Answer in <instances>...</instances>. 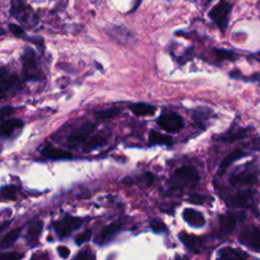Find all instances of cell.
I'll return each mask as SVG.
<instances>
[{"label":"cell","mask_w":260,"mask_h":260,"mask_svg":"<svg viewBox=\"0 0 260 260\" xmlns=\"http://www.w3.org/2000/svg\"><path fill=\"white\" fill-rule=\"evenodd\" d=\"M247 154H248V153H247L246 151H244L243 149H240V148L233 150L231 153H229V154L220 161V164H219V172H220V173L224 172L233 162H235L236 160L240 159V158L243 157V156H246Z\"/></svg>","instance_id":"20"},{"label":"cell","mask_w":260,"mask_h":260,"mask_svg":"<svg viewBox=\"0 0 260 260\" xmlns=\"http://www.w3.org/2000/svg\"><path fill=\"white\" fill-rule=\"evenodd\" d=\"M42 153L46 157L53 158V159H65V158H69V157L72 156L71 152L60 149V148L53 147L51 145H48V146L44 147L43 150H42Z\"/></svg>","instance_id":"21"},{"label":"cell","mask_w":260,"mask_h":260,"mask_svg":"<svg viewBox=\"0 0 260 260\" xmlns=\"http://www.w3.org/2000/svg\"><path fill=\"white\" fill-rule=\"evenodd\" d=\"M229 77L234 80H240L248 83H260V72H255L251 75H243L241 70L235 68L229 72Z\"/></svg>","instance_id":"19"},{"label":"cell","mask_w":260,"mask_h":260,"mask_svg":"<svg viewBox=\"0 0 260 260\" xmlns=\"http://www.w3.org/2000/svg\"><path fill=\"white\" fill-rule=\"evenodd\" d=\"M9 223H10V221L8 220V221H5V222H3L2 224H0V233H1V232H3V231H4V230L9 225Z\"/></svg>","instance_id":"39"},{"label":"cell","mask_w":260,"mask_h":260,"mask_svg":"<svg viewBox=\"0 0 260 260\" xmlns=\"http://www.w3.org/2000/svg\"><path fill=\"white\" fill-rule=\"evenodd\" d=\"M94 256L92 254V252L89 249L86 250H82L74 260H93Z\"/></svg>","instance_id":"32"},{"label":"cell","mask_w":260,"mask_h":260,"mask_svg":"<svg viewBox=\"0 0 260 260\" xmlns=\"http://www.w3.org/2000/svg\"><path fill=\"white\" fill-rule=\"evenodd\" d=\"M4 34H5V30L0 27V36H2V35H4Z\"/></svg>","instance_id":"41"},{"label":"cell","mask_w":260,"mask_h":260,"mask_svg":"<svg viewBox=\"0 0 260 260\" xmlns=\"http://www.w3.org/2000/svg\"><path fill=\"white\" fill-rule=\"evenodd\" d=\"M257 180L256 169L251 164L241 166L229 178V182L233 186L254 185L257 183Z\"/></svg>","instance_id":"5"},{"label":"cell","mask_w":260,"mask_h":260,"mask_svg":"<svg viewBox=\"0 0 260 260\" xmlns=\"http://www.w3.org/2000/svg\"><path fill=\"white\" fill-rule=\"evenodd\" d=\"M179 239L180 241L192 252L194 253H200L201 252V248L203 246V238L195 236V235H191V234H187L186 232H181L179 234Z\"/></svg>","instance_id":"15"},{"label":"cell","mask_w":260,"mask_h":260,"mask_svg":"<svg viewBox=\"0 0 260 260\" xmlns=\"http://www.w3.org/2000/svg\"><path fill=\"white\" fill-rule=\"evenodd\" d=\"M21 88V80L16 73L6 67L0 68V100L14 95Z\"/></svg>","instance_id":"4"},{"label":"cell","mask_w":260,"mask_h":260,"mask_svg":"<svg viewBox=\"0 0 260 260\" xmlns=\"http://www.w3.org/2000/svg\"><path fill=\"white\" fill-rule=\"evenodd\" d=\"M13 112H14V109L10 108V107H5V108L0 109V121L3 120V118L11 115Z\"/></svg>","instance_id":"35"},{"label":"cell","mask_w":260,"mask_h":260,"mask_svg":"<svg viewBox=\"0 0 260 260\" xmlns=\"http://www.w3.org/2000/svg\"><path fill=\"white\" fill-rule=\"evenodd\" d=\"M119 112H120L119 109L106 110V111L99 112V113L96 114V116H98V118H101V119H109V118H113L114 116H116Z\"/></svg>","instance_id":"30"},{"label":"cell","mask_w":260,"mask_h":260,"mask_svg":"<svg viewBox=\"0 0 260 260\" xmlns=\"http://www.w3.org/2000/svg\"><path fill=\"white\" fill-rule=\"evenodd\" d=\"M218 221L220 233L223 235H229L234 231L237 224V216H235L234 213L228 212L224 214H220L218 216Z\"/></svg>","instance_id":"17"},{"label":"cell","mask_w":260,"mask_h":260,"mask_svg":"<svg viewBox=\"0 0 260 260\" xmlns=\"http://www.w3.org/2000/svg\"><path fill=\"white\" fill-rule=\"evenodd\" d=\"M232 10L233 4L230 1L219 0L207 13L209 19L222 34H224L229 27Z\"/></svg>","instance_id":"2"},{"label":"cell","mask_w":260,"mask_h":260,"mask_svg":"<svg viewBox=\"0 0 260 260\" xmlns=\"http://www.w3.org/2000/svg\"><path fill=\"white\" fill-rule=\"evenodd\" d=\"M8 28H9L10 32H12L16 37H21L24 32L23 28L20 25H17V24H14V23H9Z\"/></svg>","instance_id":"33"},{"label":"cell","mask_w":260,"mask_h":260,"mask_svg":"<svg viewBox=\"0 0 260 260\" xmlns=\"http://www.w3.org/2000/svg\"><path fill=\"white\" fill-rule=\"evenodd\" d=\"M182 215L184 220L192 228H202L205 225V217L203 213L196 209L186 208Z\"/></svg>","instance_id":"16"},{"label":"cell","mask_w":260,"mask_h":260,"mask_svg":"<svg viewBox=\"0 0 260 260\" xmlns=\"http://www.w3.org/2000/svg\"><path fill=\"white\" fill-rule=\"evenodd\" d=\"M57 250H58L59 256L64 258V259H66L70 255V250L67 247H65V246H59Z\"/></svg>","instance_id":"36"},{"label":"cell","mask_w":260,"mask_h":260,"mask_svg":"<svg viewBox=\"0 0 260 260\" xmlns=\"http://www.w3.org/2000/svg\"><path fill=\"white\" fill-rule=\"evenodd\" d=\"M150 229L154 232V233H165L167 231V226L166 224L159 220V219H153L150 221Z\"/></svg>","instance_id":"29"},{"label":"cell","mask_w":260,"mask_h":260,"mask_svg":"<svg viewBox=\"0 0 260 260\" xmlns=\"http://www.w3.org/2000/svg\"><path fill=\"white\" fill-rule=\"evenodd\" d=\"M42 222L40 220L38 221H34L29 224L28 226V230H27V235H26V238H27V242L30 244V245H34L37 243V240L41 234V231H42Z\"/></svg>","instance_id":"26"},{"label":"cell","mask_w":260,"mask_h":260,"mask_svg":"<svg viewBox=\"0 0 260 260\" xmlns=\"http://www.w3.org/2000/svg\"><path fill=\"white\" fill-rule=\"evenodd\" d=\"M81 224H82L81 218L66 215L62 219L55 221L53 223V226H54V230L57 233V235L60 238H64V237H67L68 235H70L73 231L79 229L81 226Z\"/></svg>","instance_id":"8"},{"label":"cell","mask_w":260,"mask_h":260,"mask_svg":"<svg viewBox=\"0 0 260 260\" xmlns=\"http://www.w3.org/2000/svg\"><path fill=\"white\" fill-rule=\"evenodd\" d=\"M90 237H91V231H89V230H88V231H85V232L79 234V235L75 238V243H76L77 245H82L83 243L87 242V241L90 239Z\"/></svg>","instance_id":"31"},{"label":"cell","mask_w":260,"mask_h":260,"mask_svg":"<svg viewBox=\"0 0 260 260\" xmlns=\"http://www.w3.org/2000/svg\"><path fill=\"white\" fill-rule=\"evenodd\" d=\"M249 255L238 248L224 247L217 251L216 260H247Z\"/></svg>","instance_id":"14"},{"label":"cell","mask_w":260,"mask_h":260,"mask_svg":"<svg viewBox=\"0 0 260 260\" xmlns=\"http://www.w3.org/2000/svg\"><path fill=\"white\" fill-rule=\"evenodd\" d=\"M248 146H249L250 149H253V150H260V137L254 138Z\"/></svg>","instance_id":"37"},{"label":"cell","mask_w":260,"mask_h":260,"mask_svg":"<svg viewBox=\"0 0 260 260\" xmlns=\"http://www.w3.org/2000/svg\"><path fill=\"white\" fill-rule=\"evenodd\" d=\"M212 55H213V60L211 61V64L215 65H220L224 61L229 62H235L240 58V55L234 51V50H229L224 48H212L211 50Z\"/></svg>","instance_id":"13"},{"label":"cell","mask_w":260,"mask_h":260,"mask_svg":"<svg viewBox=\"0 0 260 260\" xmlns=\"http://www.w3.org/2000/svg\"><path fill=\"white\" fill-rule=\"evenodd\" d=\"M247 60L249 63H253V62H257L260 64V51H257L255 53L249 54L247 56Z\"/></svg>","instance_id":"34"},{"label":"cell","mask_w":260,"mask_h":260,"mask_svg":"<svg viewBox=\"0 0 260 260\" xmlns=\"http://www.w3.org/2000/svg\"><path fill=\"white\" fill-rule=\"evenodd\" d=\"M21 75L23 80H39L42 77V69L39 57L31 48H24L21 57Z\"/></svg>","instance_id":"1"},{"label":"cell","mask_w":260,"mask_h":260,"mask_svg":"<svg viewBox=\"0 0 260 260\" xmlns=\"http://www.w3.org/2000/svg\"><path fill=\"white\" fill-rule=\"evenodd\" d=\"M22 254L18 252L8 251V252H0V260H21Z\"/></svg>","instance_id":"28"},{"label":"cell","mask_w":260,"mask_h":260,"mask_svg":"<svg viewBox=\"0 0 260 260\" xmlns=\"http://www.w3.org/2000/svg\"><path fill=\"white\" fill-rule=\"evenodd\" d=\"M148 141L151 144H160V145H167V146H170L173 144V138L171 136L160 134L155 130L149 131Z\"/></svg>","instance_id":"23"},{"label":"cell","mask_w":260,"mask_h":260,"mask_svg":"<svg viewBox=\"0 0 260 260\" xmlns=\"http://www.w3.org/2000/svg\"><path fill=\"white\" fill-rule=\"evenodd\" d=\"M250 130H252L251 127L237 129V130L234 131V132L224 134V135L220 138V140H222V141H224V142H235V141L244 139V138L248 137Z\"/></svg>","instance_id":"24"},{"label":"cell","mask_w":260,"mask_h":260,"mask_svg":"<svg viewBox=\"0 0 260 260\" xmlns=\"http://www.w3.org/2000/svg\"><path fill=\"white\" fill-rule=\"evenodd\" d=\"M121 229H122V222L119 220L114 221L101 230V232L96 236L94 242L99 245L106 244L107 242L111 241L120 232Z\"/></svg>","instance_id":"12"},{"label":"cell","mask_w":260,"mask_h":260,"mask_svg":"<svg viewBox=\"0 0 260 260\" xmlns=\"http://www.w3.org/2000/svg\"><path fill=\"white\" fill-rule=\"evenodd\" d=\"M156 123L162 130L169 133L179 132L184 127V120L177 113L164 114L157 119Z\"/></svg>","instance_id":"10"},{"label":"cell","mask_w":260,"mask_h":260,"mask_svg":"<svg viewBox=\"0 0 260 260\" xmlns=\"http://www.w3.org/2000/svg\"><path fill=\"white\" fill-rule=\"evenodd\" d=\"M93 129H94V124H92V123H86V124L82 125L80 128L74 130L70 134V136L68 137V142L70 144L86 143L88 146V144L91 140V139L88 140V137Z\"/></svg>","instance_id":"11"},{"label":"cell","mask_w":260,"mask_h":260,"mask_svg":"<svg viewBox=\"0 0 260 260\" xmlns=\"http://www.w3.org/2000/svg\"><path fill=\"white\" fill-rule=\"evenodd\" d=\"M130 110L136 116H151L155 113L156 108L145 103H136L130 106Z\"/></svg>","instance_id":"22"},{"label":"cell","mask_w":260,"mask_h":260,"mask_svg":"<svg viewBox=\"0 0 260 260\" xmlns=\"http://www.w3.org/2000/svg\"><path fill=\"white\" fill-rule=\"evenodd\" d=\"M20 233H21V229L20 228H16V229L8 232L7 234H5L2 237V239L0 240V248H8V247H10L12 244H14L16 242V240L20 236Z\"/></svg>","instance_id":"25"},{"label":"cell","mask_w":260,"mask_h":260,"mask_svg":"<svg viewBox=\"0 0 260 260\" xmlns=\"http://www.w3.org/2000/svg\"><path fill=\"white\" fill-rule=\"evenodd\" d=\"M226 205L231 207L239 208H249L255 205L254 192L252 190H242L231 196L225 200Z\"/></svg>","instance_id":"9"},{"label":"cell","mask_w":260,"mask_h":260,"mask_svg":"<svg viewBox=\"0 0 260 260\" xmlns=\"http://www.w3.org/2000/svg\"><path fill=\"white\" fill-rule=\"evenodd\" d=\"M239 241L245 247L260 253V228L257 226H246L242 230Z\"/></svg>","instance_id":"6"},{"label":"cell","mask_w":260,"mask_h":260,"mask_svg":"<svg viewBox=\"0 0 260 260\" xmlns=\"http://www.w3.org/2000/svg\"><path fill=\"white\" fill-rule=\"evenodd\" d=\"M202 1H203V4H204V5H208L212 0H202Z\"/></svg>","instance_id":"40"},{"label":"cell","mask_w":260,"mask_h":260,"mask_svg":"<svg viewBox=\"0 0 260 260\" xmlns=\"http://www.w3.org/2000/svg\"><path fill=\"white\" fill-rule=\"evenodd\" d=\"M198 180L199 174L195 167L183 166L175 171L172 179V185L175 187H180L186 183H194Z\"/></svg>","instance_id":"7"},{"label":"cell","mask_w":260,"mask_h":260,"mask_svg":"<svg viewBox=\"0 0 260 260\" xmlns=\"http://www.w3.org/2000/svg\"><path fill=\"white\" fill-rule=\"evenodd\" d=\"M23 125V122L18 119L0 121V136H9L15 130L20 129Z\"/></svg>","instance_id":"18"},{"label":"cell","mask_w":260,"mask_h":260,"mask_svg":"<svg viewBox=\"0 0 260 260\" xmlns=\"http://www.w3.org/2000/svg\"><path fill=\"white\" fill-rule=\"evenodd\" d=\"M189 201L194 204H201L202 202H204V197L201 195H193L190 197Z\"/></svg>","instance_id":"38"},{"label":"cell","mask_w":260,"mask_h":260,"mask_svg":"<svg viewBox=\"0 0 260 260\" xmlns=\"http://www.w3.org/2000/svg\"><path fill=\"white\" fill-rule=\"evenodd\" d=\"M17 189L15 186L9 185L0 190V199H8V200H14L16 198Z\"/></svg>","instance_id":"27"},{"label":"cell","mask_w":260,"mask_h":260,"mask_svg":"<svg viewBox=\"0 0 260 260\" xmlns=\"http://www.w3.org/2000/svg\"><path fill=\"white\" fill-rule=\"evenodd\" d=\"M10 14L27 27H32L38 22L36 12L25 0H10Z\"/></svg>","instance_id":"3"}]
</instances>
